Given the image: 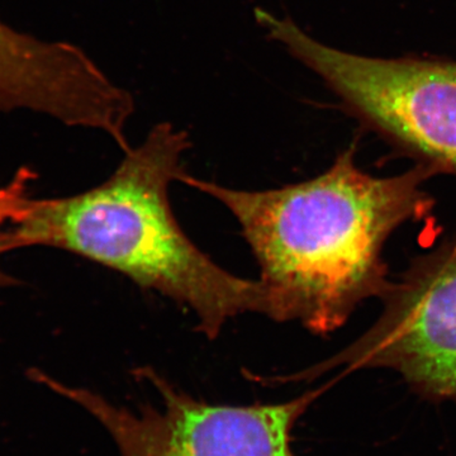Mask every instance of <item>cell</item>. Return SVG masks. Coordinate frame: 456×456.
Returning a JSON list of instances; mask_svg holds the SVG:
<instances>
[{"label": "cell", "instance_id": "cell-1", "mask_svg": "<svg viewBox=\"0 0 456 456\" xmlns=\"http://www.w3.org/2000/svg\"><path fill=\"white\" fill-rule=\"evenodd\" d=\"M351 145L314 178L266 191H241L183 173L178 182L215 198L241 228L259 264L266 316L298 322L314 335L341 329L360 305L391 287L384 248L393 233L424 221L435 206L415 164L375 176Z\"/></svg>", "mask_w": 456, "mask_h": 456}, {"label": "cell", "instance_id": "cell-2", "mask_svg": "<svg viewBox=\"0 0 456 456\" xmlns=\"http://www.w3.org/2000/svg\"><path fill=\"white\" fill-rule=\"evenodd\" d=\"M191 146L187 131L159 123L97 187L71 197L29 198L20 217L0 232V254L46 246L79 255L188 308L209 340L241 314L265 316L259 279L222 268L176 221L169 187L184 173L183 156Z\"/></svg>", "mask_w": 456, "mask_h": 456}, {"label": "cell", "instance_id": "cell-3", "mask_svg": "<svg viewBox=\"0 0 456 456\" xmlns=\"http://www.w3.org/2000/svg\"><path fill=\"white\" fill-rule=\"evenodd\" d=\"M254 16L364 127L436 175L456 176V61L356 55L317 41L290 18L260 8Z\"/></svg>", "mask_w": 456, "mask_h": 456}, {"label": "cell", "instance_id": "cell-4", "mask_svg": "<svg viewBox=\"0 0 456 456\" xmlns=\"http://www.w3.org/2000/svg\"><path fill=\"white\" fill-rule=\"evenodd\" d=\"M134 377L154 386L160 406H117L86 388H70L44 374L41 382L88 411L112 437L119 456H297V421L327 387L283 403L211 404L167 382L150 367Z\"/></svg>", "mask_w": 456, "mask_h": 456}, {"label": "cell", "instance_id": "cell-5", "mask_svg": "<svg viewBox=\"0 0 456 456\" xmlns=\"http://www.w3.org/2000/svg\"><path fill=\"white\" fill-rule=\"evenodd\" d=\"M374 325L349 346L288 380L331 369H391L430 401L456 399V237L411 261Z\"/></svg>", "mask_w": 456, "mask_h": 456}, {"label": "cell", "instance_id": "cell-6", "mask_svg": "<svg viewBox=\"0 0 456 456\" xmlns=\"http://www.w3.org/2000/svg\"><path fill=\"white\" fill-rule=\"evenodd\" d=\"M17 110L121 141L134 101L80 47L40 40L0 20V110Z\"/></svg>", "mask_w": 456, "mask_h": 456}, {"label": "cell", "instance_id": "cell-7", "mask_svg": "<svg viewBox=\"0 0 456 456\" xmlns=\"http://www.w3.org/2000/svg\"><path fill=\"white\" fill-rule=\"evenodd\" d=\"M32 171L22 169L9 184L0 187V232L20 217L28 202Z\"/></svg>", "mask_w": 456, "mask_h": 456}]
</instances>
